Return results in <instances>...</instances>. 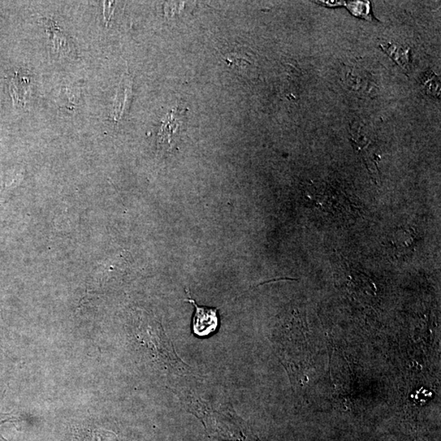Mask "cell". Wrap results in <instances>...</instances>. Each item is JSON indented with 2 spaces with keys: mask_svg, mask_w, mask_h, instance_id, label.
Returning a JSON list of instances; mask_svg holds the SVG:
<instances>
[{
  "mask_svg": "<svg viewBox=\"0 0 441 441\" xmlns=\"http://www.w3.org/2000/svg\"><path fill=\"white\" fill-rule=\"evenodd\" d=\"M188 302H191L196 308L192 323L194 334L198 337H207L214 334L218 326L217 309L198 306L191 297Z\"/></svg>",
  "mask_w": 441,
  "mask_h": 441,
  "instance_id": "1",
  "label": "cell"
},
{
  "mask_svg": "<svg viewBox=\"0 0 441 441\" xmlns=\"http://www.w3.org/2000/svg\"><path fill=\"white\" fill-rule=\"evenodd\" d=\"M385 53L389 55L399 66L403 69L407 67L409 63L408 49L396 44L385 43L381 45Z\"/></svg>",
  "mask_w": 441,
  "mask_h": 441,
  "instance_id": "2",
  "label": "cell"
},
{
  "mask_svg": "<svg viewBox=\"0 0 441 441\" xmlns=\"http://www.w3.org/2000/svg\"><path fill=\"white\" fill-rule=\"evenodd\" d=\"M427 94L438 98L440 94V81L439 77L433 72L426 74L422 82Z\"/></svg>",
  "mask_w": 441,
  "mask_h": 441,
  "instance_id": "3",
  "label": "cell"
},
{
  "mask_svg": "<svg viewBox=\"0 0 441 441\" xmlns=\"http://www.w3.org/2000/svg\"><path fill=\"white\" fill-rule=\"evenodd\" d=\"M343 4L354 16L361 17V19H369L370 12V5L369 2L350 1L344 2Z\"/></svg>",
  "mask_w": 441,
  "mask_h": 441,
  "instance_id": "4",
  "label": "cell"
},
{
  "mask_svg": "<svg viewBox=\"0 0 441 441\" xmlns=\"http://www.w3.org/2000/svg\"><path fill=\"white\" fill-rule=\"evenodd\" d=\"M16 419V417L12 416L10 414L0 413V431H1V427L4 423L14 421ZM0 438L3 439L1 432H0Z\"/></svg>",
  "mask_w": 441,
  "mask_h": 441,
  "instance_id": "5",
  "label": "cell"
}]
</instances>
